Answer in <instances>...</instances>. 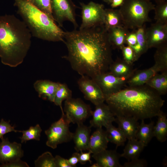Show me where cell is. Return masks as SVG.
<instances>
[{"instance_id":"8d00e7d4","label":"cell","mask_w":167,"mask_h":167,"mask_svg":"<svg viewBox=\"0 0 167 167\" xmlns=\"http://www.w3.org/2000/svg\"><path fill=\"white\" fill-rule=\"evenodd\" d=\"M15 127L12 126L10 123V121H5L2 118L0 122V139L4 138L3 136L5 134L11 132H21V131L15 129Z\"/></svg>"},{"instance_id":"d6a6232c","label":"cell","mask_w":167,"mask_h":167,"mask_svg":"<svg viewBox=\"0 0 167 167\" xmlns=\"http://www.w3.org/2000/svg\"><path fill=\"white\" fill-rule=\"evenodd\" d=\"M154 19L156 22L167 23V2L157 4L155 6Z\"/></svg>"},{"instance_id":"7dc6e473","label":"cell","mask_w":167,"mask_h":167,"mask_svg":"<svg viewBox=\"0 0 167 167\" xmlns=\"http://www.w3.org/2000/svg\"><path fill=\"white\" fill-rule=\"evenodd\" d=\"M91 167H99V165L97 164V163H95L93 164L91 166Z\"/></svg>"},{"instance_id":"30bf717a","label":"cell","mask_w":167,"mask_h":167,"mask_svg":"<svg viewBox=\"0 0 167 167\" xmlns=\"http://www.w3.org/2000/svg\"><path fill=\"white\" fill-rule=\"evenodd\" d=\"M129 78L117 77L107 71L92 79L98 85L105 96L116 93L126 87Z\"/></svg>"},{"instance_id":"7402d4cb","label":"cell","mask_w":167,"mask_h":167,"mask_svg":"<svg viewBox=\"0 0 167 167\" xmlns=\"http://www.w3.org/2000/svg\"><path fill=\"white\" fill-rule=\"evenodd\" d=\"M158 71L153 66L143 70L135 71L128 79L127 85L129 86H136L144 85Z\"/></svg>"},{"instance_id":"f1b7e54d","label":"cell","mask_w":167,"mask_h":167,"mask_svg":"<svg viewBox=\"0 0 167 167\" xmlns=\"http://www.w3.org/2000/svg\"><path fill=\"white\" fill-rule=\"evenodd\" d=\"M105 128L109 142L115 144L117 147L124 145L127 139L126 138L118 127H115L112 123Z\"/></svg>"},{"instance_id":"7bdbcfd3","label":"cell","mask_w":167,"mask_h":167,"mask_svg":"<svg viewBox=\"0 0 167 167\" xmlns=\"http://www.w3.org/2000/svg\"><path fill=\"white\" fill-rule=\"evenodd\" d=\"M79 154L78 152H74L68 159V162L71 167H76V164L79 162Z\"/></svg>"},{"instance_id":"836d02e7","label":"cell","mask_w":167,"mask_h":167,"mask_svg":"<svg viewBox=\"0 0 167 167\" xmlns=\"http://www.w3.org/2000/svg\"><path fill=\"white\" fill-rule=\"evenodd\" d=\"M38 9L53 19L50 0H27Z\"/></svg>"},{"instance_id":"52a82bcc","label":"cell","mask_w":167,"mask_h":167,"mask_svg":"<svg viewBox=\"0 0 167 167\" xmlns=\"http://www.w3.org/2000/svg\"><path fill=\"white\" fill-rule=\"evenodd\" d=\"M82 23L79 29H89L104 25V6L91 1L87 4L80 3Z\"/></svg>"},{"instance_id":"7c38bea8","label":"cell","mask_w":167,"mask_h":167,"mask_svg":"<svg viewBox=\"0 0 167 167\" xmlns=\"http://www.w3.org/2000/svg\"><path fill=\"white\" fill-rule=\"evenodd\" d=\"M146 34L148 49L156 48L167 43V23L152 24L146 28Z\"/></svg>"},{"instance_id":"d590c367","label":"cell","mask_w":167,"mask_h":167,"mask_svg":"<svg viewBox=\"0 0 167 167\" xmlns=\"http://www.w3.org/2000/svg\"><path fill=\"white\" fill-rule=\"evenodd\" d=\"M123 59L127 63L133 64L137 61L135 55L132 49L128 45L123 46L121 49Z\"/></svg>"},{"instance_id":"8fae6325","label":"cell","mask_w":167,"mask_h":167,"mask_svg":"<svg viewBox=\"0 0 167 167\" xmlns=\"http://www.w3.org/2000/svg\"><path fill=\"white\" fill-rule=\"evenodd\" d=\"M79 88L85 99L95 105L104 102L105 96L97 83L86 76H81L78 81Z\"/></svg>"},{"instance_id":"ee69618b","label":"cell","mask_w":167,"mask_h":167,"mask_svg":"<svg viewBox=\"0 0 167 167\" xmlns=\"http://www.w3.org/2000/svg\"><path fill=\"white\" fill-rule=\"evenodd\" d=\"M160 79L163 88L167 93V72H161L160 74Z\"/></svg>"},{"instance_id":"44dd1931","label":"cell","mask_w":167,"mask_h":167,"mask_svg":"<svg viewBox=\"0 0 167 167\" xmlns=\"http://www.w3.org/2000/svg\"><path fill=\"white\" fill-rule=\"evenodd\" d=\"M136 69H134L133 64H129L123 59L117 58L110 65L109 72L113 75L120 77L130 78Z\"/></svg>"},{"instance_id":"9c48e42d","label":"cell","mask_w":167,"mask_h":167,"mask_svg":"<svg viewBox=\"0 0 167 167\" xmlns=\"http://www.w3.org/2000/svg\"><path fill=\"white\" fill-rule=\"evenodd\" d=\"M63 111L70 123L77 124L83 123L92 112L90 105L82 100L72 97L65 101Z\"/></svg>"},{"instance_id":"8992f818","label":"cell","mask_w":167,"mask_h":167,"mask_svg":"<svg viewBox=\"0 0 167 167\" xmlns=\"http://www.w3.org/2000/svg\"><path fill=\"white\" fill-rule=\"evenodd\" d=\"M70 123L64 112H62L60 119L52 123L45 131L47 137L46 145L54 149L59 144L71 141L72 139L73 133L69 130Z\"/></svg>"},{"instance_id":"ba28073f","label":"cell","mask_w":167,"mask_h":167,"mask_svg":"<svg viewBox=\"0 0 167 167\" xmlns=\"http://www.w3.org/2000/svg\"><path fill=\"white\" fill-rule=\"evenodd\" d=\"M53 19L60 27L68 21L73 25L75 29L78 27L76 19V6L72 0H50Z\"/></svg>"},{"instance_id":"f546056e","label":"cell","mask_w":167,"mask_h":167,"mask_svg":"<svg viewBox=\"0 0 167 167\" xmlns=\"http://www.w3.org/2000/svg\"><path fill=\"white\" fill-rule=\"evenodd\" d=\"M71 97V91L67 86L65 84L60 83L56 92L53 102L55 105L60 106L62 112H63L64 111L62 106V102Z\"/></svg>"},{"instance_id":"5b68a950","label":"cell","mask_w":167,"mask_h":167,"mask_svg":"<svg viewBox=\"0 0 167 167\" xmlns=\"http://www.w3.org/2000/svg\"><path fill=\"white\" fill-rule=\"evenodd\" d=\"M150 0H124L119 9L121 14L123 26L135 29L150 22V12L155 5Z\"/></svg>"},{"instance_id":"e575fe53","label":"cell","mask_w":167,"mask_h":167,"mask_svg":"<svg viewBox=\"0 0 167 167\" xmlns=\"http://www.w3.org/2000/svg\"><path fill=\"white\" fill-rule=\"evenodd\" d=\"M145 84L155 89L161 95L166 93L162 87L160 79V74L158 73L149 79Z\"/></svg>"},{"instance_id":"4fadbf2b","label":"cell","mask_w":167,"mask_h":167,"mask_svg":"<svg viewBox=\"0 0 167 167\" xmlns=\"http://www.w3.org/2000/svg\"><path fill=\"white\" fill-rule=\"evenodd\" d=\"M0 143V163L1 164L20 159L24 156L22 145L16 142L11 143L8 138Z\"/></svg>"},{"instance_id":"ac0fdd59","label":"cell","mask_w":167,"mask_h":167,"mask_svg":"<svg viewBox=\"0 0 167 167\" xmlns=\"http://www.w3.org/2000/svg\"><path fill=\"white\" fill-rule=\"evenodd\" d=\"M109 142L106 131L97 128L90 136L88 150L93 154L97 153L106 149Z\"/></svg>"},{"instance_id":"5bb4252c","label":"cell","mask_w":167,"mask_h":167,"mask_svg":"<svg viewBox=\"0 0 167 167\" xmlns=\"http://www.w3.org/2000/svg\"><path fill=\"white\" fill-rule=\"evenodd\" d=\"M92 118L90 121V126L96 128L106 127L115 122V116L108 105L104 102L95 105L92 111Z\"/></svg>"},{"instance_id":"c3c4849f","label":"cell","mask_w":167,"mask_h":167,"mask_svg":"<svg viewBox=\"0 0 167 167\" xmlns=\"http://www.w3.org/2000/svg\"><path fill=\"white\" fill-rule=\"evenodd\" d=\"M104 1L108 4H110L112 0H103Z\"/></svg>"},{"instance_id":"bcb514c9","label":"cell","mask_w":167,"mask_h":167,"mask_svg":"<svg viewBox=\"0 0 167 167\" xmlns=\"http://www.w3.org/2000/svg\"><path fill=\"white\" fill-rule=\"evenodd\" d=\"M154 1L156 4H158L166 1V0H150Z\"/></svg>"},{"instance_id":"603a6c76","label":"cell","mask_w":167,"mask_h":167,"mask_svg":"<svg viewBox=\"0 0 167 167\" xmlns=\"http://www.w3.org/2000/svg\"><path fill=\"white\" fill-rule=\"evenodd\" d=\"M145 147L143 144L136 138L128 140L121 157L129 161L139 158Z\"/></svg>"},{"instance_id":"484cf974","label":"cell","mask_w":167,"mask_h":167,"mask_svg":"<svg viewBox=\"0 0 167 167\" xmlns=\"http://www.w3.org/2000/svg\"><path fill=\"white\" fill-rule=\"evenodd\" d=\"M139 124L135 135V138L146 146L154 137L153 128L154 123L151 122L146 124L144 120H141Z\"/></svg>"},{"instance_id":"e0dca14e","label":"cell","mask_w":167,"mask_h":167,"mask_svg":"<svg viewBox=\"0 0 167 167\" xmlns=\"http://www.w3.org/2000/svg\"><path fill=\"white\" fill-rule=\"evenodd\" d=\"M59 84V83L49 80H40L36 81L33 86L39 97L54 102L55 94Z\"/></svg>"},{"instance_id":"f6af8a7d","label":"cell","mask_w":167,"mask_h":167,"mask_svg":"<svg viewBox=\"0 0 167 167\" xmlns=\"http://www.w3.org/2000/svg\"><path fill=\"white\" fill-rule=\"evenodd\" d=\"M124 0H112L110 4L111 7L112 8L114 9L122 5L123 3Z\"/></svg>"},{"instance_id":"74e56055","label":"cell","mask_w":167,"mask_h":167,"mask_svg":"<svg viewBox=\"0 0 167 167\" xmlns=\"http://www.w3.org/2000/svg\"><path fill=\"white\" fill-rule=\"evenodd\" d=\"M148 163L146 161L139 158L128 161L122 165V167H145Z\"/></svg>"},{"instance_id":"cb8c5ba5","label":"cell","mask_w":167,"mask_h":167,"mask_svg":"<svg viewBox=\"0 0 167 167\" xmlns=\"http://www.w3.org/2000/svg\"><path fill=\"white\" fill-rule=\"evenodd\" d=\"M146 29L145 24L136 29L137 43L135 46L131 48L134 52L137 60L149 49L146 39Z\"/></svg>"},{"instance_id":"1f68e13d","label":"cell","mask_w":167,"mask_h":167,"mask_svg":"<svg viewBox=\"0 0 167 167\" xmlns=\"http://www.w3.org/2000/svg\"><path fill=\"white\" fill-rule=\"evenodd\" d=\"M36 167H56L54 157L49 152H46L40 156L35 161Z\"/></svg>"},{"instance_id":"4316f807","label":"cell","mask_w":167,"mask_h":167,"mask_svg":"<svg viewBox=\"0 0 167 167\" xmlns=\"http://www.w3.org/2000/svg\"><path fill=\"white\" fill-rule=\"evenodd\" d=\"M158 119L153 128L154 137L161 142L166 141L167 137V118L162 111L157 116Z\"/></svg>"},{"instance_id":"f35d334b","label":"cell","mask_w":167,"mask_h":167,"mask_svg":"<svg viewBox=\"0 0 167 167\" xmlns=\"http://www.w3.org/2000/svg\"><path fill=\"white\" fill-rule=\"evenodd\" d=\"M137 41L136 29H133L127 34L125 40V44L132 47L135 46Z\"/></svg>"},{"instance_id":"7a4b0ae2","label":"cell","mask_w":167,"mask_h":167,"mask_svg":"<svg viewBox=\"0 0 167 167\" xmlns=\"http://www.w3.org/2000/svg\"><path fill=\"white\" fill-rule=\"evenodd\" d=\"M105 101L115 116L131 117L138 121L157 116L165 102L161 95L146 84L126 86L105 96Z\"/></svg>"},{"instance_id":"d6986e66","label":"cell","mask_w":167,"mask_h":167,"mask_svg":"<svg viewBox=\"0 0 167 167\" xmlns=\"http://www.w3.org/2000/svg\"><path fill=\"white\" fill-rule=\"evenodd\" d=\"M118 127L123 133L127 139L135 138L139 125L138 120L131 117L117 116L115 118Z\"/></svg>"},{"instance_id":"6da1fadb","label":"cell","mask_w":167,"mask_h":167,"mask_svg":"<svg viewBox=\"0 0 167 167\" xmlns=\"http://www.w3.org/2000/svg\"><path fill=\"white\" fill-rule=\"evenodd\" d=\"M67 54L63 57L81 76L93 78L107 72L113 61L107 31L104 25L65 32Z\"/></svg>"},{"instance_id":"9a60e30c","label":"cell","mask_w":167,"mask_h":167,"mask_svg":"<svg viewBox=\"0 0 167 167\" xmlns=\"http://www.w3.org/2000/svg\"><path fill=\"white\" fill-rule=\"evenodd\" d=\"M120 154L116 150L106 149L93 154L92 156L99 167H122L119 162Z\"/></svg>"},{"instance_id":"3957f363","label":"cell","mask_w":167,"mask_h":167,"mask_svg":"<svg viewBox=\"0 0 167 167\" xmlns=\"http://www.w3.org/2000/svg\"><path fill=\"white\" fill-rule=\"evenodd\" d=\"M28 27L13 15L0 16V58L4 65L16 67L22 63L31 44Z\"/></svg>"},{"instance_id":"4dcf8cb0","label":"cell","mask_w":167,"mask_h":167,"mask_svg":"<svg viewBox=\"0 0 167 167\" xmlns=\"http://www.w3.org/2000/svg\"><path fill=\"white\" fill-rule=\"evenodd\" d=\"M42 131L41 127L38 124L34 126H30L27 130L21 131V132L23 134L22 136L20 137L21 143H26L32 139L39 141Z\"/></svg>"},{"instance_id":"2e32d148","label":"cell","mask_w":167,"mask_h":167,"mask_svg":"<svg viewBox=\"0 0 167 167\" xmlns=\"http://www.w3.org/2000/svg\"><path fill=\"white\" fill-rule=\"evenodd\" d=\"M91 128V126H87L83 123L77 124L72 139L75 144V149L77 152L88 150Z\"/></svg>"},{"instance_id":"b9f144b4","label":"cell","mask_w":167,"mask_h":167,"mask_svg":"<svg viewBox=\"0 0 167 167\" xmlns=\"http://www.w3.org/2000/svg\"><path fill=\"white\" fill-rule=\"evenodd\" d=\"M87 152H81L79 154V162L81 164H85L87 161H89L90 164H92V161L90 160L91 154L92 152L89 151Z\"/></svg>"},{"instance_id":"d4e9b609","label":"cell","mask_w":167,"mask_h":167,"mask_svg":"<svg viewBox=\"0 0 167 167\" xmlns=\"http://www.w3.org/2000/svg\"><path fill=\"white\" fill-rule=\"evenodd\" d=\"M104 26L108 31L113 28L123 26L122 17L119 10L105 9Z\"/></svg>"},{"instance_id":"ab89813d","label":"cell","mask_w":167,"mask_h":167,"mask_svg":"<svg viewBox=\"0 0 167 167\" xmlns=\"http://www.w3.org/2000/svg\"><path fill=\"white\" fill-rule=\"evenodd\" d=\"M0 167H29V166L26 162L20 159L14 161L6 164H1Z\"/></svg>"},{"instance_id":"277c9868","label":"cell","mask_w":167,"mask_h":167,"mask_svg":"<svg viewBox=\"0 0 167 167\" xmlns=\"http://www.w3.org/2000/svg\"><path fill=\"white\" fill-rule=\"evenodd\" d=\"M14 5L32 35L38 39L53 42H64L65 32L54 19L27 0H13Z\"/></svg>"},{"instance_id":"60d3db41","label":"cell","mask_w":167,"mask_h":167,"mask_svg":"<svg viewBox=\"0 0 167 167\" xmlns=\"http://www.w3.org/2000/svg\"><path fill=\"white\" fill-rule=\"evenodd\" d=\"M54 158L56 167H71L68 162V159L59 155H56Z\"/></svg>"},{"instance_id":"83f0119b","label":"cell","mask_w":167,"mask_h":167,"mask_svg":"<svg viewBox=\"0 0 167 167\" xmlns=\"http://www.w3.org/2000/svg\"><path fill=\"white\" fill-rule=\"evenodd\" d=\"M153 65L158 72H167V44L156 48L154 56Z\"/></svg>"},{"instance_id":"ffe728a7","label":"cell","mask_w":167,"mask_h":167,"mask_svg":"<svg viewBox=\"0 0 167 167\" xmlns=\"http://www.w3.org/2000/svg\"><path fill=\"white\" fill-rule=\"evenodd\" d=\"M108 37L112 48L121 49L125 44L126 36L130 32L123 26L110 28L107 31Z\"/></svg>"}]
</instances>
